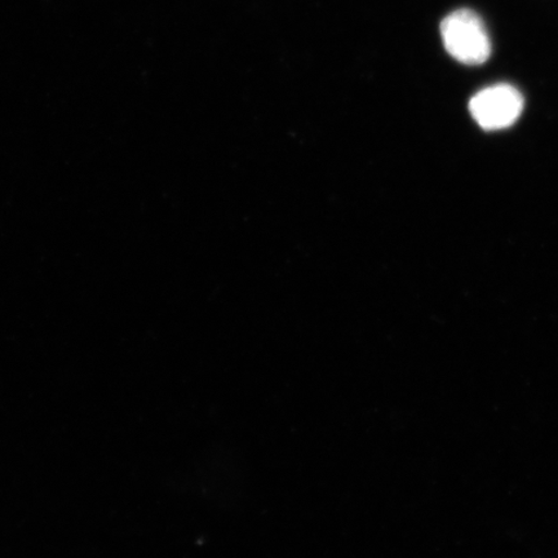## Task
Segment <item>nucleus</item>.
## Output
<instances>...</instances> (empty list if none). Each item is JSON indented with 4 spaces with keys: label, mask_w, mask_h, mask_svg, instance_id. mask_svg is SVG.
Masks as SVG:
<instances>
[{
    "label": "nucleus",
    "mask_w": 558,
    "mask_h": 558,
    "mask_svg": "<svg viewBox=\"0 0 558 558\" xmlns=\"http://www.w3.org/2000/svg\"><path fill=\"white\" fill-rule=\"evenodd\" d=\"M523 110V97L518 88L497 85L480 90L470 101L474 121L486 131L509 128L519 120Z\"/></svg>",
    "instance_id": "obj_2"
},
{
    "label": "nucleus",
    "mask_w": 558,
    "mask_h": 558,
    "mask_svg": "<svg viewBox=\"0 0 558 558\" xmlns=\"http://www.w3.org/2000/svg\"><path fill=\"white\" fill-rule=\"evenodd\" d=\"M446 51L465 65H481L490 58L492 41L483 19L471 10H458L441 23Z\"/></svg>",
    "instance_id": "obj_1"
}]
</instances>
